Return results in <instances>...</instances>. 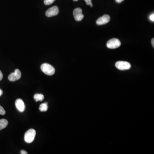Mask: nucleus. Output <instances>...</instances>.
Returning a JSON list of instances; mask_svg holds the SVG:
<instances>
[{
    "label": "nucleus",
    "instance_id": "1",
    "mask_svg": "<svg viewBox=\"0 0 154 154\" xmlns=\"http://www.w3.org/2000/svg\"><path fill=\"white\" fill-rule=\"evenodd\" d=\"M41 69L45 74L50 76L53 75L55 72V69L53 66L46 63L41 65Z\"/></svg>",
    "mask_w": 154,
    "mask_h": 154
},
{
    "label": "nucleus",
    "instance_id": "2",
    "mask_svg": "<svg viewBox=\"0 0 154 154\" xmlns=\"http://www.w3.org/2000/svg\"><path fill=\"white\" fill-rule=\"evenodd\" d=\"M36 135V131L34 129H31L28 130L25 134L24 139L25 141L28 144L32 143L34 140Z\"/></svg>",
    "mask_w": 154,
    "mask_h": 154
},
{
    "label": "nucleus",
    "instance_id": "3",
    "mask_svg": "<svg viewBox=\"0 0 154 154\" xmlns=\"http://www.w3.org/2000/svg\"><path fill=\"white\" fill-rule=\"evenodd\" d=\"M121 44L120 40L116 38H112L107 42V46L110 49H115L119 48Z\"/></svg>",
    "mask_w": 154,
    "mask_h": 154
},
{
    "label": "nucleus",
    "instance_id": "4",
    "mask_svg": "<svg viewBox=\"0 0 154 154\" xmlns=\"http://www.w3.org/2000/svg\"><path fill=\"white\" fill-rule=\"evenodd\" d=\"M116 67L120 70L129 69L131 68V65L129 63L123 61H118L116 63Z\"/></svg>",
    "mask_w": 154,
    "mask_h": 154
},
{
    "label": "nucleus",
    "instance_id": "5",
    "mask_svg": "<svg viewBox=\"0 0 154 154\" xmlns=\"http://www.w3.org/2000/svg\"><path fill=\"white\" fill-rule=\"evenodd\" d=\"M21 72L19 69H16L15 71V72L10 74L8 76V79L10 81H13L18 80L21 77Z\"/></svg>",
    "mask_w": 154,
    "mask_h": 154
},
{
    "label": "nucleus",
    "instance_id": "6",
    "mask_svg": "<svg viewBox=\"0 0 154 154\" xmlns=\"http://www.w3.org/2000/svg\"><path fill=\"white\" fill-rule=\"evenodd\" d=\"M73 16L75 20L78 21L82 20L84 17V15L82 13V10L80 8H77L74 10Z\"/></svg>",
    "mask_w": 154,
    "mask_h": 154
},
{
    "label": "nucleus",
    "instance_id": "7",
    "mask_svg": "<svg viewBox=\"0 0 154 154\" xmlns=\"http://www.w3.org/2000/svg\"><path fill=\"white\" fill-rule=\"evenodd\" d=\"M59 10L57 6H54L52 8H50L45 12V15L48 17L54 16H57L59 13Z\"/></svg>",
    "mask_w": 154,
    "mask_h": 154
},
{
    "label": "nucleus",
    "instance_id": "8",
    "mask_svg": "<svg viewBox=\"0 0 154 154\" xmlns=\"http://www.w3.org/2000/svg\"><path fill=\"white\" fill-rule=\"evenodd\" d=\"M111 17L109 15H103L102 16L99 18L96 21L97 25H105L107 24V23L110 21Z\"/></svg>",
    "mask_w": 154,
    "mask_h": 154
},
{
    "label": "nucleus",
    "instance_id": "9",
    "mask_svg": "<svg viewBox=\"0 0 154 154\" xmlns=\"http://www.w3.org/2000/svg\"><path fill=\"white\" fill-rule=\"evenodd\" d=\"M15 105L17 109L21 112H23L25 110V104L23 100L20 98L17 99L15 102Z\"/></svg>",
    "mask_w": 154,
    "mask_h": 154
},
{
    "label": "nucleus",
    "instance_id": "10",
    "mask_svg": "<svg viewBox=\"0 0 154 154\" xmlns=\"http://www.w3.org/2000/svg\"><path fill=\"white\" fill-rule=\"evenodd\" d=\"M8 124V122L6 119L0 120V131L6 128Z\"/></svg>",
    "mask_w": 154,
    "mask_h": 154
},
{
    "label": "nucleus",
    "instance_id": "11",
    "mask_svg": "<svg viewBox=\"0 0 154 154\" xmlns=\"http://www.w3.org/2000/svg\"><path fill=\"white\" fill-rule=\"evenodd\" d=\"M34 99L36 102H41L44 99V96L41 94H36L34 96Z\"/></svg>",
    "mask_w": 154,
    "mask_h": 154
},
{
    "label": "nucleus",
    "instance_id": "12",
    "mask_svg": "<svg viewBox=\"0 0 154 154\" xmlns=\"http://www.w3.org/2000/svg\"><path fill=\"white\" fill-rule=\"evenodd\" d=\"M39 109L41 111H46L48 109V104L47 103H45L40 104Z\"/></svg>",
    "mask_w": 154,
    "mask_h": 154
},
{
    "label": "nucleus",
    "instance_id": "13",
    "mask_svg": "<svg viewBox=\"0 0 154 154\" xmlns=\"http://www.w3.org/2000/svg\"><path fill=\"white\" fill-rule=\"evenodd\" d=\"M55 0H44V4L46 5H51L52 3H53L55 1Z\"/></svg>",
    "mask_w": 154,
    "mask_h": 154
},
{
    "label": "nucleus",
    "instance_id": "14",
    "mask_svg": "<svg viewBox=\"0 0 154 154\" xmlns=\"http://www.w3.org/2000/svg\"><path fill=\"white\" fill-rule=\"evenodd\" d=\"M5 113H6V111L0 105V115H3L5 114Z\"/></svg>",
    "mask_w": 154,
    "mask_h": 154
},
{
    "label": "nucleus",
    "instance_id": "15",
    "mask_svg": "<svg viewBox=\"0 0 154 154\" xmlns=\"http://www.w3.org/2000/svg\"><path fill=\"white\" fill-rule=\"evenodd\" d=\"M86 3L87 5H89L91 7H93V4L92 3V0H85Z\"/></svg>",
    "mask_w": 154,
    "mask_h": 154
},
{
    "label": "nucleus",
    "instance_id": "16",
    "mask_svg": "<svg viewBox=\"0 0 154 154\" xmlns=\"http://www.w3.org/2000/svg\"><path fill=\"white\" fill-rule=\"evenodd\" d=\"M149 19H150V20L151 21H153V22H154V13H153V14H152V15H150V16H149Z\"/></svg>",
    "mask_w": 154,
    "mask_h": 154
},
{
    "label": "nucleus",
    "instance_id": "17",
    "mask_svg": "<svg viewBox=\"0 0 154 154\" xmlns=\"http://www.w3.org/2000/svg\"><path fill=\"white\" fill-rule=\"evenodd\" d=\"M3 75L1 71L0 70V81L2 80L3 79Z\"/></svg>",
    "mask_w": 154,
    "mask_h": 154
},
{
    "label": "nucleus",
    "instance_id": "18",
    "mask_svg": "<svg viewBox=\"0 0 154 154\" xmlns=\"http://www.w3.org/2000/svg\"><path fill=\"white\" fill-rule=\"evenodd\" d=\"M21 154H27L28 153L26 152V151H25V150H22V151H21Z\"/></svg>",
    "mask_w": 154,
    "mask_h": 154
},
{
    "label": "nucleus",
    "instance_id": "19",
    "mask_svg": "<svg viewBox=\"0 0 154 154\" xmlns=\"http://www.w3.org/2000/svg\"><path fill=\"white\" fill-rule=\"evenodd\" d=\"M116 1V2L117 3H121L123 1H124V0H115Z\"/></svg>",
    "mask_w": 154,
    "mask_h": 154
},
{
    "label": "nucleus",
    "instance_id": "20",
    "mask_svg": "<svg viewBox=\"0 0 154 154\" xmlns=\"http://www.w3.org/2000/svg\"><path fill=\"white\" fill-rule=\"evenodd\" d=\"M152 45H153V47H154V39L153 38L152 40Z\"/></svg>",
    "mask_w": 154,
    "mask_h": 154
},
{
    "label": "nucleus",
    "instance_id": "21",
    "mask_svg": "<svg viewBox=\"0 0 154 154\" xmlns=\"http://www.w3.org/2000/svg\"><path fill=\"white\" fill-rule=\"evenodd\" d=\"M3 92L2 90L0 89V96L3 94Z\"/></svg>",
    "mask_w": 154,
    "mask_h": 154
},
{
    "label": "nucleus",
    "instance_id": "22",
    "mask_svg": "<svg viewBox=\"0 0 154 154\" xmlns=\"http://www.w3.org/2000/svg\"><path fill=\"white\" fill-rule=\"evenodd\" d=\"M73 1H78V0H73Z\"/></svg>",
    "mask_w": 154,
    "mask_h": 154
}]
</instances>
